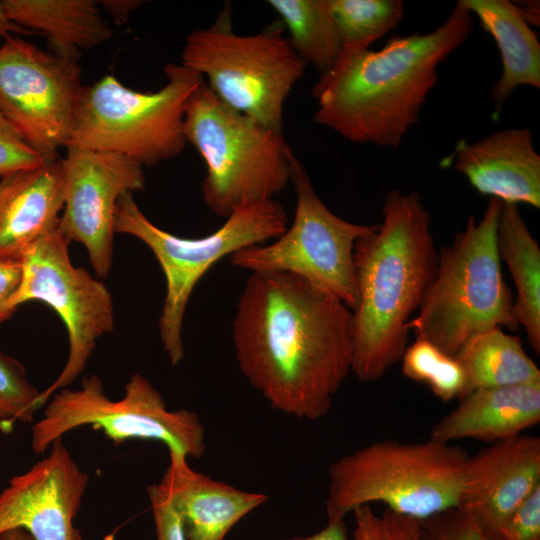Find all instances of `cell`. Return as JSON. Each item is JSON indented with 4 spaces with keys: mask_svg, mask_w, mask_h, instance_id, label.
Here are the masks:
<instances>
[{
    "mask_svg": "<svg viewBox=\"0 0 540 540\" xmlns=\"http://www.w3.org/2000/svg\"><path fill=\"white\" fill-rule=\"evenodd\" d=\"M232 339L248 382L272 408L299 419L326 416L352 370V311L290 273H251Z\"/></svg>",
    "mask_w": 540,
    "mask_h": 540,
    "instance_id": "cell-1",
    "label": "cell"
},
{
    "mask_svg": "<svg viewBox=\"0 0 540 540\" xmlns=\"http://www.w3.org/2000/svg\"><path fill=\"white\" fill-rule=\"evenodd\" d=\"M473 30L459 0L428 33L391 37L379 50L342 49L312 89L313 121L352 143L396 149L419 121L438 66Z\"/></svg>",
    "mask_w": 540,
    "mask_h": 540,
    "instance_id": "cell-2",
    "label": "cell"
},
{
    "mask_svg": "<svg viewBox=\"0 0 540 540\" xmlns=\"http://www.w3.org/2000/svg\"><path fill=\"white\" fill-rule=\"evenodd\" d=\"M382 217L354 246L358 304L352 311L351 373L361 382L381 379L401 360L407 324L438 265L431 215L417 192L389 191Z\"/></svg>",
    "mask_w": 540,
    "mask_h": 540,
    "instance_id": "cell-3",
    "label": "cell"
},
{
    "mask_svg": "<svg viewBox=\"0 0 540 540\" xmlns=\"http://www.w3.org/2000/svg\"><path fill=\"white\" fill-rule=\"evenodd\" d=\"M502 201L489 198L480 220L469 216L450 245L438 251V265L407 328L445 353L456 356L478 333L519 327L514 298L506 284L497 245Z\"/></svg>",
    "mask_w": 540,
    "mask_h": 540,
    "instance_id": "cell-4",
    "label": "cell"
},
{
    "mask_svg": "<svg viewBox=\"0 0 540 540\" xmlns=\"http://www.w3.org/2000/svg\"><path fill=\"white\" fill-rule=\"evenodd\" d=\"M469 454L452 443L377 441L329 466L327 520L381 503L419 521L457 508Z\"/></svg>",
    "mask_w": 540,
    "mask_h": 540,
    "instance_id": "cell-5",
    "label": "cell"
},
{
    "mask_svg": "<svg viewBox=\"0 0 540 540\" xmlns=\"http://www.w3.org/2000/svg\"><path fill=\"white\" fill-rule=\"evenodd\" d=\"M184 132L206 166L203 200L219 217L272 200L291 182L293 150L282 131L225 105L205 81L186 103Z\"/></svg>",
    "mask_w": 540,
    "mask_h": 540,
    "instance_id": "cell-6",
    "label": "cell"
},
{
    "mask_svg": "<svg viewBox=\"0 0 540 540\" xmlns=\"http://www.w3.org/2000/svg\"><path fill=\"white\" fill-rule=\"evenodd\" d=\"M181 64L201 75L225 105L278 131L285 102L307 68L280 20L255 34H237L229 4L186 38Z\"/></svg>",
    "mask_w": 540,
    "mask_h": 540,
    "instance_id": "cell-7",
    "label": "cell"
},
{
    "mask_svg": "<svg viewBox=\"0 0 540 540\" xmlns=\"http://www.w3.org/2000/svg\"><path fill=\"white\" fill-rule=\"evenodd\" d=\"M164 74L154 92L130 89L113 75L83 86L67 147L116 153L142 166L178 156L187 144L186 103L204 79L181 63L166 64Z\"/></svg>",
    "mask_w": 540,
    "mask_h": 540,
    "instance_id": "cell-8",
    "label": "cell"
},
{
    "mask_svg": "<svg viewBox=\"0 0 540 540\" xmlns=\"http://www.w3.org/2000/svg\"><path fill=\"white\" fill-rule=\"evenodd\" d=\"M287 224L285 210L272 199L236 209L209 235L184 238L154 225L140 210L132 193L119 198L114 215L115 233L141 240L152 251L165 276L166 295L158 327L163 349L173 366L184 358V313L203 275L225 256L278 238Z\"/></svg>",
    "mask_w": 540,
    "mask_h": 540,
    "instance_id": "cell-9",
    "label": "cell"
},
{
    "mask_svg": "<svg viewBox=\"0 0 540 540\" xmlns=\"http://www.w3.org/2000/svg\"><path fill=\"white\" fill-rule=\"evenodd\" d=\"M49 399L42 418L31 428L35 454L81 426L101 431L115 445L159 441L169 452L194 459L201 458L206 449L199 416L188 409L169 410L160 392L140 374L131 376L119 400L105 394L97 375L85 377L78 389H60Z\"/></svg>",
    "mask_w": 540,
    "mask_h": 540,
    "instance_id": "cell-10",
    "label": "cell"
},
{
    "mask_svg": "<svg viewBox=\"0 0 540 540\" xmlns=\"http://www.w3.org/2000/svg\"><path fill=\"white\" fill-rule=\"evenodd\" d=\"M291 167V183L297 197L292 224L270 244L233 253L230 262L252 272L296 275L354 311L358 304L354 246L378 224H356L340 218L317 195L294 152Z\"/></svg>",
    "mask_w": 540,
    "mask_h": 540,
    "instance_id": "cell-11",
    "label": "cell"
},
{
    "mask_svg": "<svg viewBox=\"0 0 540 540\" xmlns=\"http://www.w3.org/2000/svg\"><path fill=\"white\" fill-rule=\"evenodd\" d=\"M69 243L58 226L30 245L20 260L21 279L10 301L15 311L26 302L47 304L63 320L67 330L66 363L53 383L41 391V406L80 375L97 340L114 327L113 302L108 288L86 269L72 264Z\"/></svg>",
    "mask_w": 540,
    "mask_h": 540,
    "instance_id": "cell-12",
    "label": "cell"
},
{
    "mask_svg": "<svg viewBox=\"0 0 540 540\" xmlns=\"http://www.w3.org/2000/svg\"><path fill=\"white\" fill-rule=\"evenodd\" d=\"M76 62L21 36L0 46V112L45 164L67 147L83 89Z\"/></svg>",
    "mask_w": 540,
    "mask_h": 540,
    "instance_id": "cell-13",
    "label": "cell"
},
{
    "mask_svg": "<svg viewBox=\"0 0 540 540\" xmlns=\"http://www.w3.org/2000/svg\"><path fill=\"white\" fill-rule=\"evenodd\" d=\"M61 159L65 199L59 226L70 241L81 243L99 277L112 266L114 215L126 193L145 187L143 166L105 151L66 147Z\"/></svg>",
    "mask_w": 540,
    "mask_h": 540,
    "instance_id": "cell-14",
    "label": "cell"
},
{
    "mask_svg": "<svg viewBox=\"0 0 540 540\" xmlns=\"http://www.w3.org/2000/svg\"><path fill=\"white\" fill-rule=\"evenodd\" d=\"M50 447L49 455L10 478L0 492V535L22 529L34 540H82L74 519L88 474L75 462L62 438Z\"/></svg>",
    "mask_w": 540,
    "mask_h": 540,
    "instance_id": "cell-15",
    "label": "cell"
},
{
    "mask_svg": "<svg viewBox=\"0 0 540 540\" xmlns=\"http://www.w3.org/2000/svg\"><path fill=\"white\" fill-rule=\"evenodd\" d=\"M540 486V438L518 436L470 455L457 509L498 537L512 513Z\"/></svg>",
    "mask_w": 540,
    "mask_h": 540,
    "instance_id": "cell-16",
    "label": "cell"
},
{
    "mask_svg": "<svg viewBox=\"0 0 540 540\" xmlns=\"http://www.w3.org/2000/svg\"><path fill=\"white\" fill-rule=\"evenodd\" d=\"M454 168L482 195L540 208V156L528 128H508L463 144Z\"/></svg>",
    "mask_w": 540,
    "mask_h": 540,
    "instance_id": "cell-17",
    "label": "cell"
},
{
    "mask_svg": "<svg viewBox=\"0 0 540 540\" xmlns=\"http://www.w3.org/2000/svg\"><path fill=\"white\" fill-rule=\"evenodd\" d=\"M187 457L169 452L158 483L180 517L187 540H223L245 515L268 496L235 488L195 471Z\"/></svg>",
    "mask_w": 540,
    "mask_h": 540,
    "instance_id": "cell-18",
    "label": "cell"
},
{
    "mask_svg": "<svg viewBox=\"0 0 540 540\" xmlns=\"http://www.w3.org/2000/svg\"><path fill=\"white\" fill-rule=\"evenodd\" d=\"M65 184L61 159L0 178V260L20 262L37 239L59 226Z\"/></svg>",
    "mask_w": 540,
    "mask_h": 540,
    "instance_id": "cell-19",
    "label": "cell"
},
{
    "mask_svg": "<svg viewBox=\"0 0 540 540\" xmlns=\"http://www.w3.org/2000/svg\"><path fill=\"white\" fill-rule=\"evenodd\" d=\"M540 422V382L479 388L431 428L430 439L452 443L473 439L494 443L522 434Z\"/></svg>",
    "mask_w": 540,
    "mask_h": 540,
    "instance_id": "cell-20",
    "label": "cell"
},
{
    "mask_svg": "<svg viewBox=\"0 0 540 540\" xmlns=\"http://www.w3.org/2000/svg\"><path fill=\"white\" fill-rule=\"evenodd\" d=\"M9 18L47 38L51 53L78 62L82 49L106 42L112 30L93 0H2Z\"/></svg>",
    "mask_w": 540,
    "mask_h": 540,
    "instance_id": "cell-21",
    "label": "cell"
},
{
    "mask_svg": "<svg viewBox=\"0 0 540 540\" xmlns=\"http://www.w3.org/2000/svg\"><path fill=\"white\" fill-rule=\"evenodd\" d=\"M495 40L502 73L491 90L494 115L520 86L540 88V43L515 3L508 0H460Z\"/></svg>",
    "mask_w": 540,
    "mask_h": 540,
    "instance_id": "cell-22",
    "label": "cell"
},
{
    "mask_svg": "<svg viewBox=\"0 0 540 540\" xmlns=\"http://www.w3.org/2000/svg\"><path fill=\"white\" fill-rule=\"evenodd\" d=\"M500 259L510 271L515 287L514 311L530 346L540 354V247L519 206L502 203L497 223Z\"/></svg>",
    "mask_w": 540,
    "mask_h": 540,
    "instance_id": "cell-23",
    "label": "cell"
},
{
    "mask_svg": "<svg viewBox=\"0 0 540 540\" xmlns=\"http://www.w3.org/2000/svg\"><path fill=\"white\" fill-rule=\"evenodd\" d=\"M455 357L466 372L470 392L540 382V370L521 340L500 327L476 334Z\"/></svg>",
    "mask_w": 540,
    "mask_h": 540,
    "instance_id": "cell-24",
    "label": "cell"
},
{
    "mask_svg": "<svg viewBox=\"0 0 540 540\" xmlns=\"http://www.w3.org/2000/svg\"><path fill=\"white\" fill-rule=\"evenodd\" d=\"M288 30L296 53L319 74L328 71L342 51L330 0H269Z\"/></svg>",
    "mask_w": 540,
    "mask_h": 540,
    "instance_id": "cell-25",
    "label": "cell"
},
{
    "mask_svg": "<svg viewBox=\"0 0 540 540\" xmlns=\"http://www.w3.org/2000/svg\"><path fill=\"white\" fill-rule=\"evenodd\" d=\"M343 49H369L404 17L401 0H330Z\"/></svg>",
    "mask_w": 540,
    "mask_h": 540,
    "instance_id": "cell-26",
    "label": "cell"
},
{
    "mask_svg": "<svg viewBox=\"0 0 540 540\" xmlns=\"http://www.w3.org/2000/svg\"><path fill=\"white\" fill-rule=\"evenodd\" d=\"M403 375L425 385L439 400H460L470 392L466 372L459 360L433 343L416 337L401 357Z\"/></svg>",
    "mask_w": 540,
    "mask_h": 540,
    "instance_id": "cell-27",
    "label": "cell"
},
{
    "mask_svg": "<svg viewBox=\"0 0 540 540\" xmlns=\"http://www.w3.org/2000/svg\"><path fill=\"white\" fill-rule=\"evenodd\" d=\"M39 391L17 359L0 353V428L11 431L16 423H31L42 407Z\"/></svg>",
    "mask_w": 540,
    "mask_h": 540,
    "instance_id": "cell-28",
    "label": "cell"
},
{
    "mask_svg": "<svg viewBox=\"0 0 540 540\" xmlns=\"http://www.w3.org/2000/svg\"><path fill=\"white\" fill-rule=\"evenodd\" d=\"M354 515L353 540H421V521L388 509L376 513L371 505L358 507Z\"/></svg>",
    "mask_w": 540,
    "mask_h": 540,
    "instance_id": "cell-29",
    "label": "cell"
},
{
    "mask_svg": "<svg viewBox=\"0 0 540 540\" xmlns=\"http://www.w3.org/2000/svg\"><path fill=\"white\" fill-rule=\"evenodd\" d=\"M421 540H499L457 508L421 521Z\"/></svg>",
    "mask_w": 540,
    "mask_h": 540,
    "instance_id": "cell-30",
    "label": "cell"
},
{
    "mask_svg": "<svg viewBox=\"0 0 540 540\" xmlns=\"http://www.w3.org/2000/svg\"><path fill=\"white\" fill-rule=\"evenodd\" d=\"M45 164L0 112V178Z\"/></svg>",
    "mask_w": 540,
    "mask_h": 540,
    "instance_id": "cell-31",
    "label": "cell"
},
{
    "mask_svg": "<svg viewBox=\"0 0 540 540\" xmlns=\"http://www.w3.org/2000/svg\"><path fill=\"white\" fill-rule=\"evenodd\" d=\"M499 540H540V486L512 513Z\"/></svg>",
    "mask_w": 540,
    "mask_h": 540,
    "instance_id": "cell-32",
    "label": "cell"
},
{
    "mask_svg": "<svg viewBox=\"0 0 540 540\" xmlns=\"http://www.w3.org/2000/svg\"><path fill=\"white\" fill-rule=\"evenodd\" d=\"M147 492L155 524L156 540H187L180 517L159 484L148 486Z\"/></svg>",
    "mask_w": 540,
    "mask_h": 540,
    "instance_id": "cell-33",
    "label": "cell"
},
{
    "mask_svg": "<svg viewBox=\"0 0 540 540\" xmlns=\"http://www.w3.org/2000/svg\"><path fill=\"white\" fill-rule=\"evenodd\" d=\"M21 279V263L0 260V324L12 317L10 301Z\"/></svg>",
    "mask_w": 540,
    "mask_h": 540,
    "instance_id": "cell-34",
    "label": "cell"
},
{
    "mask_svg": "<svg viewBox=\"0 0 540 540\" xmlns=\"http://www.w3.org/2000/svg\"><path fill=\"white\" fill-rule=\"evenodd\" d=\"M280 540H348L344 519L327 520V524L319 532L309 536L283 538Z\"/></svg>",
    "mask_w": 540,
    "mask_h": 540,
    "instance_id": "cell-35",
    "label": "cell"
},
{
    "mask_svg": "<svg viewBox=\"0 0 540 540\" xmlns=\"http://www.w3.org/2000/svg\"><path fill=\"white\" fill-rule=\"evenodd\" d=\"M100 5L110 14L113 21L118 24L125 23L129 15L136 10L142 1L139 0H105Z\"/></svg>",
    "mask_w": 540,
    "mask_h": 540,
    "instance_id": "cell-36",
    "label": "cell"
},
{
    "mask_svg": "<svg viewBox=\"0 0 540 540\" xmlns=\"http://www.w3.org/2000/svg\"><path fill=\"white\" fill-rule=\"evenodd\" d=\"M34 33L14 23L8 16L6 9L0 1V36L6 38L10 35H32Z\"/></svg>",
    "mask_w": 540,
    "mask_h": 540,
    "instance_id": "cell-37",
    "label": "cell"
},
{
    "mask_svg": "<svg viewBox=\"0 0 540 540\" xmlns=\"http://www.w3.org/2000/svg\"><path fill=\"white\" fill-rule=\"evenodd\" d=\"M515 5L529 26L533 25L539 27V1H521Z\"/></svg>",
    "mask_w": 540,
    "mask_h": 540,
    "instance_id": "cell-38",
    "label": "cell"
},
{
    "mask_svg": "<svg viewBox=\"0 0 540 540\" xmlns=\"http://www.w3.org/2000/svg\"><path fill=\"white\" fill-rule=\"evenodd\" d=\"M0 540H34L26 531L13 529L0 535Z\"/></svg>",
    "mask_w": 540,
    "mask_h": 540,
    "instance_id": "cell-39",
    "label": "cell"
}]
</instances>
